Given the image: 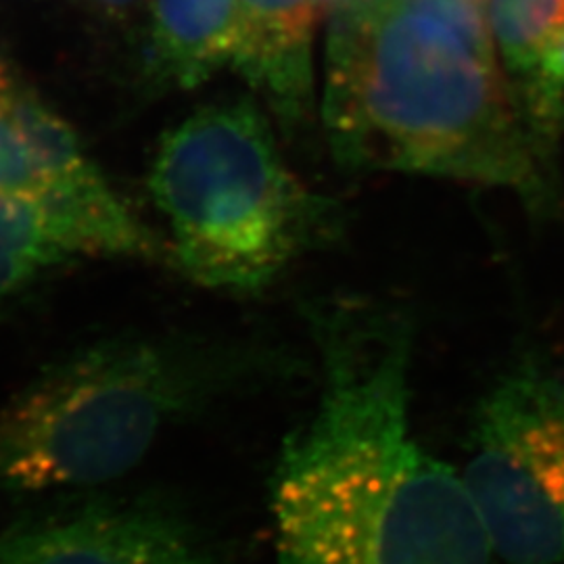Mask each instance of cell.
<instances>
[{
  "label": "cell",
  "instance_id": "1",
  "mask_svg": "<svg viewBox=\"0 0 564 564\" xmlns=\"http://www.w3.org/2000/svg\"><path fill=\"white\" fill-rule=\"evenodd\" d=\"M303 314L321 395L272 475L279 564H491L460 473L412 433L410 312L330 295Z\"/></svg>",
  "mask_w": 564,
  "mask_h": 564
},
{
  "label": "cell",
  "instance_id": "2",
  "mask_svg": "<svg viewBox=\"0 0 564 564\" xmlns=\"http://www.w3.org/2000/svg\"><path fill=\"white\" fill-rule=\"evenodd\" d=\"M333 160L502 188L538 218L563 209L514 111L475 0H358L333 23L323 102Z\"/></svg>",
  "mask_w": 564,
  "mask_h": 564
},
{
  "label": "cell",
  "instance_id": "3",
  "mask_svg": "<svg viewBox=\"0 0 564 564\" xmlns=\"http://www.w3.org/2000/svg\"><path fill=\"white\" fill-rule=\"evenodd\" d=\"M303 368L300 354L262 337L176 330L93 343L0 410V491L116 481L167 426Z\"/></svg>",
  "mask_w": 564,
  "mask_h": 564
},
{
  "label": "cell",
  "instance_id": "4",
  "mask_svg": "<svg viewBox=\"0 0 564 564\" xmlns=\"http://www.w3.org/2000/svg\"><path fill=\"white\" fill-rule=\"evenodd\" d=\"M149 191L176 272L214 291L260 293L341 232L339 203L289 167L251 99L207 105L167 130Z\"/></svg>",
  "mask_w": 564,
  "mask_h": 564
},
{
  "label": "cell",
  "instance_id": "5",
  "mask_svg": "<svg viewBox=\"0 0 564 564\" xmlns=\"http://www.w3.org/2000/svg\"><path fill=\"white\" fill-rule=\"evenodd\" d=\"M0 191L34 195L105 224L141 249L147 262H172V247L142 224L78 134L0 61Z\"/></svg>",
  "mask_w": 564,
  "mask_h": 564
},
{
  "label": "cell",
  "instance_id": "6",
  "mask_svg": "<svg viewBox=\"0 0 564 564\" xmlns=\"http://www.w3.org/2000/svg\"><path fill=\"white\" fill-rule=\"evenodd\" d=\"M0 564H223L172 506L88 496L23 514L0 531Z\"/></svg>",
  "mask_w": 564,
  "mask_h": 564
},
{
  "label": "cell",
  "instance_id": "7",
  "mask_svg": "<svg viewBox=\"0 0 564 564\" xmlns=\"http://www.w3.org/2000/svg\"><path fill=\"white\" fill-rule=\"evenodd\" d=\"M460 477L496 556L508 564L564 563L563 508L505 445L473 431Z\"/></svg>",
  "mask_w": 564,
  "mask_h": 564
},
{
  "label": "cell",
  "instance_id": "8",
  "mask_svg": "<svg viewBox=\"0 0 564 564\" xmlns=\"http://www.w3.org/2000/svg\"><path fill=\"white\" fill-rule=\"evenodd\" d=\"M78 258L142 262L134 242L72 207L0 191V302Z\"/></svg>",
  "mask_w": 564,
  "mask_h": 564
},
{
  "label": "cell",
  "instance_id": "9",
  "mask_svg": "<svg viewBox=\"0 0 564 564\" xmlns=\"http://www.w3.org/2000/svg\"><path fill=\"white\" fill-rule=\"evenodd\" d=\"M473 431L512 452L564 512V372L524 358L477 405Z\"/></svg>",
  "mask_w": 564,
  "mask_h": 564
},
{
  "label": "cell",
  "instance_id": "10",
  "mask_svg": "<svg viewBox=\"0 0 564 564\" xmlns=\"http://www.w3.org/2000/svg\"><path fill=\"white\" fill-rule=\"evenodd\" d=\"M239 34V0H155L151 80L160 88H197L224 65H232Z\"/></svg>",
  "mask_w": 564,
  "mask_h": 564
},
{
  "label": "cell",
  "instance_id": "11",
  "mask_svg": "<svg viewBox=\"0 0 564 564\" xmlns=\"http://www.w3.org/2000/svg\"><path fill=\"white\" fill-rule=\"evenodd\" d=\"M508 90L538 162L558 184V153L564 139V34Z\"/></svg>",
  "mask_w": 564,
  "mask_h": 564
},
{
  "label": "cell",
  "instance_id": "12",
  "mask_svg": "<svg viewBox=\"0 0 564 564\" xmlns=\"http://www.w3.org/2000/svg\"><path fill=\"white\" fill-rule=\"evenodd\" d=\"M487 25L512 86L564 34V0H489Z\"/></svg>",
  "mask_w": 564,
  "mask_h": 564
},
{
  "label": "cell",
  "instance_id": "13",
  "mask_svg": "<svg viewBox=\"0 0 564 564\" xmlns=\"http://www.w3.org/2000/svg\"><path fill=\"white\" fill-rule=\"evenodd\" d=\"M99 2L107 4V7H128V4H132L137 0H99Z\"/></svg>",
  "mask_w": 564,
  "mask_h": 564
},
{
  "label": "cell",
  "instance_id": "14",
  "mask_svg": "<svg viewBox=\"0 0 564 564\" xmlns=\"http://www.w3.org/2000/svg\"><path fill=\"white\" fill-rule=\"evenodd\" d=\"M318 2H321V4H323V2H326V0H318Z\"/></svg>",
  "mask_w": 564,
  "mask_h": 564
},
{
  "label": "cell",
  "instance_id": "15",
  "mask_svg": "<svg viewBox=\"0 0 564 564\" xmlns=\"http://www.w3.org/2000/svg\"><path fill=\"white\" fill-rule=\"evenodd\" d=\"M475 2H477V0H475Z\"/></svg>",
  "mask_w": 564,
  "mask_h": 564
}]
</instances>
